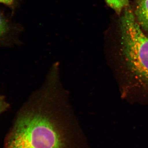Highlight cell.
Instances as JSON below:
<instances>
[{
	"label": "cell",
	"mask_w": 148,
	"mask_h": 148,
	"mask_svg": "<svg viewBox=\"0 0 148 148\" xmlns=\"http://www.w3.org/2000/svg\"><path fill=\"white\" fill-rule=\"evenodd\" d=\"M15 27L2 11L0 10V45L10 43Z\"/></svg>",
	"instance_id": "3957f363"
},
{
	"label": "cell",
	"mask_w": 148,
	"mask_h": 148,
	"mask_svg": "<svg viewBox=\"0 0 148 148\" xmlns=\"http://www.w3.org/2000/svg\"><path fill=\"white\" fill-rule=\"evenodd\" d=\"M69 93L59 77H46L21 108L5 148H63L55 116Z\"/></svg>",
	"instance_id": "6da1fadb"
},
{
	"label": "cell",
	"mask_w": 148,
	"mask_h": 148,
	"mask_svg": "<svg viewBox=\"0 0 148 148\" xmlns=\"http://www.w3.org/2000/svg\"><path fill=\"white\" fill-rule=\"evenodd\" d=\"M16 3V0H0V4H3L12 10L14 9Z\"/></svg>",
	"instance_id": "52a82bcc"
},
{
	"label": "cell",
	"mask_w": 148,
	"mask_h": 148,
	"mask_svg": "<svg viewBox=\"0 0 148 148\" xmlns=\"http://www.w3.org/2000/svg\"><path fill=\"white\" fill-rule=\"evenodd\" d=\"M9 105L3 96L0 95V114L6 110L8 108Z\"/></svg>",
	"instance_id": "8992f818"
},
{
	"label": "cell",
	"mask_w": 148,
	"mask_h": 148,
	"mask_svg": "<svg viewBox=\"0 0 148 148\" xmlns=\"http://www.w3.org/2000/svg\"><path fill=\"white\" fill-rule=\"evenodd\" d=\"M108 5L116 12L120 13L122 10L127 7L129 0H106Z\"/></svg>",
	"instance_id": "5b68a950"
},
{
	"label": "cell",
	"mask_w": 148,
	"mask_h": 148,
	"mask_svg": "<svg viewBox=\"0 0 148 148\" xmlns=\"http://www.w3.org/2000/svg\"><path fill=\"white\" fill-rule=\"evenodd\" d=\"M135 13V18L141 29L148 33V0H140Z\"/></svg>",
	"instance_id": "277c9868"
},
{
	"label": "cell",
	"mask_w": 148,
	"mask_h": 148,
	"mask_svg": "<svg viewBox=\"0 0 148 148\" xmlns=\"http://www.w3.org/2000/svg\"><path fill=\"white\" fill-rule=\"evenodd\" d=\"M113 56L123 95L134 94L148 100V37L129 8L121 19L119 45Z\"/></svg>",
	"instance_id": "7a4b0ae2"
}]
</instances>
